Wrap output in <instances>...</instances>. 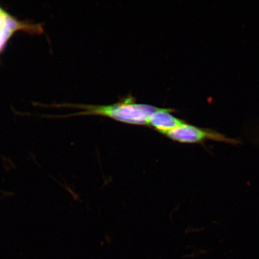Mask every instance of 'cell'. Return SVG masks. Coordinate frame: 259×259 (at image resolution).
Masks as SVG:
<instances>
[{
	"mask_svg": "<svg viewBox=\"0 0 259 259\" xmlns=\"http://www.w3.org/2000/svg\"><path fill=\"white\" fill-rule=\"evenodd\" d=\"M173 109L170 108H158L151 113L148 119V126L153 128L160 134L166 135L167 133L185 122L174 116L171 112Z\"/></svg>",
	"mask_w": 259,
	"mask_h": 259,
	"instance_id": "3957f363",
	"label": "cell"
},
{
	"mask_svg": "<svg viewBox=\"0 0 259 259\" xmlns=\"http://www.w3.org/2000/svg\"><path fill=\"white\" fill-rule=\"evenodd\" d=\"M65 106L83 110L73 115H100L126 124L147 126L149 117L157 108L153 105L137 103L131 95L109 105L67 104Z\"/></svg>",
	"mask_w": 259,
	"mask_h": 259,
	"instance_id": "6da1fadb",
	"label": "cell"
},
{
	"mask_svg": "<svg viewBox=\"0 0 259 259\" xmlns=\"http://www.w3.org/2000/svg\"><path fill=\"white\" fill-rule=\"evenodd\" d=\"M8 16V15L4 11L0 9V31L4 27L6 19Z\"/></svg>",
	"mask_w": 259,
	"mask_h": 259,
	"instance_id": "277c9868",
	"label": "cell"
},
{
	"mask_svg": "<svg viewBox=\"0 0 259 259\" xmlns=\"http://www.w3.org/2000/svg\"><path fill=\"white\" fill-rule=\"evenodd\" d=\"M165 136L171 140L181 144H200L206 141L224 142L232 145L240 144V142L226 137L218 132L196 127L186 122Z\"/></svg>",
	"mask_w": 259,
	"mask_h": 259,
	"instance_id": "7a4b0ae2",
	"label": "cell"
}]
</instances>
